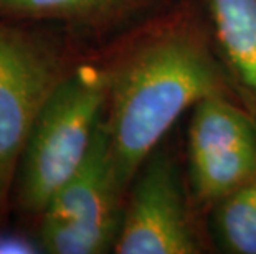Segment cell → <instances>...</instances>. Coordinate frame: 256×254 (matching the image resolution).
Returning a JSON list of instances; mask_svg holds the SVG:
<instances>
[{
    "label": "cell",
    "mask_w": 256,
    "mask_h": 254,
    "mask_svg": "<svg viewBox=\"0 0 256 254\" xmlns=\"http://www.w3.org/2000/svg\"><path fill=\"white\" fill-rule=\"evenodd\" d=\"M220 89L214 59L188 35L159 36L132 53L110 78L111 114L104 122L119 188L132 182L185 109Z\"/></svg>",
    "instance_id": "1"
},
{
    "label": "cell",
    "mask_w": 256,
    "mask_h": 254,
    "mask_svg": "<svg viewBox=\"0 0 256 254\" xmlns=\"http://www.w3.org/2000/svg\"><path fill=\"white\" fill-rule=\"evenodd\" d=\"M108 94L110 78L92 66L76 68L53 88L32 126L18 165V195L26 212L43 213L84 162Z\"/></svg>",
    "instance_id": "2"
},
{
    "label": "cell",
    "mask_w": 256,
    "mask_h": 254,
    "mask_svg": "<svg viewBox=\"0 0 256 254\" xmlns=\"http://www.w3.org/2000/svg\"><path fill=\"white\" fill-rule=\"evenodd\" d=\"M121 193L101 122L84 162L43 210L42 248L53 254H98L114 246Z\"/></svg>",
    "instance_id": "3"
},
{
    "label": "cell",
    "mask_w": 256,
    "mask_h": 254,
    "mask_svg": "<svg viewBox=\"0 0 256 254\" xmlns=\"http://www.w3.org/2000/svg\"><path fill=\"white\" fill-rule=\"evenodd\" d=\"M62 78L56 58L42 41L0 21V216L32 126Z\"/></svg>",
    "instance_id": "4"
},
{
    "label": "cell",
    "mask_w": 256,
    "mask_h": 254,
    "mask_svg": "<svg viewBox=\"0 0 256 254\" xmlns=\"http://www.w3.org/2000/svg\"><path fill=\"white\" fill-rule=\"evenodd\" d=\"M192 185L204 202H222L256 177V121L214 94L194 106L188 132Z\"/></svg>",
    "instance_id": "5"
},
{
    "label": "cell",
    "mask_w": 256,
    "mask_h": 254,
    "mask_svg": "<svg viewBox=\"0 0 256 254\" xmlns=\"http://www.w3.org/2000/svg\"><path fill=\"white\" fill-rule=\"evenodd\" d=\"M114 245L119 254H190L197 251L177 169L164 155L146 160Z\"/></svg>",
    "instance_id": "6"
},
{
    "label": "cell",
    "mask_w": 256,
    "mask_h": 254,
    "mask_svg": "<svg viewBox=\"0 0 256 254\" xmlns=\"http://www.w3.org/2000/svg\"><path fill=\"white\" fill-rule=\"evenodd\" d=\"M223 58L256 121V0H206Z\"/></svg>",
    "instance_id": "7"
},
{
    "label": "cell",
    "mask_w": 256,
    "mask_h": 254,
    "mask_svg": "<svg viewBox=\"0 0 256 254\" xmlns=\"http://www.w3.org/2000/svg\"><path fill=\"white\" fill-rule=\"evenodd\" d=\"M216 233L226 251L256 254V177L220 202Z\"/></svg>",
    "instance_id": "8"
},
{
    "label": "cell",
    "mask_w": 256,
    "mask_h": 254,
    "mask_svg": "<svg viewBox=\"0 0 256 254\" xmlns=\"http://www.w3.org/2000/svg\"><path fill=\"white\" fill-rule=\"evenodd\" d=\"M116 0H0V12L25 18L84 20L110 8Z\"/></svg>",
    "instance_id": "9"
},
{
    "label": "cell",
    "mask_w": 256,
    "mask_h": 254,
    "mask_svg": "<svg viewBox=\"0 0 256 254\" xmlns=\"http://www.w3.org/2000/svg\"><path fill=\"white\" fill-rule=\"evenodd\" d=\"M36 245L26 238L14 233H0V254H34Z\"/></svg>",
    "instance_id": "10"
}]
</instances>
